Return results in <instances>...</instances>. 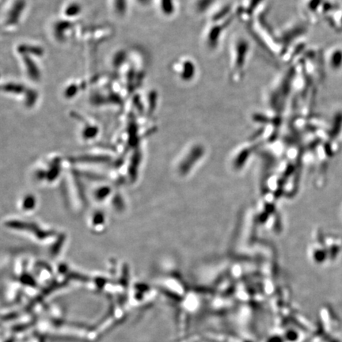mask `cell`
<instances>
[{
  "mask_svg": "<svg viewBox=\"0 0 342 342\" xmlns=\"http://www.w3.org/2000/svg\"><path fill=\"white\" fill-rule=\"evenodd\" d=\"M231 50L233 75L241 76L251 50L250 42L245 37H236L231 43Z\"/></svg>",
  "mask_w": 342,
  "mask_h": 342,
  "instance_id": "1",
  "label": "cell"
},
{
  "mask_svg": "<svg viewBox=\"0 0 342 342\" xmlns=\"http://www.w3.org/2000/svg\"><path fill=\"white\" fill-rule=\"evenodd\" d=\"M233 17L230 16L224 20L214 22L210 25V27L208 28L204 35V42L206 46L209 49H215L218 46L220 36L223 33V30L227 27V25L233 20Z\"/></svg>",
  "mask_w": 342,
  "mask_h": 342,
  "instance_id": "2",
  "label": "cell"
},
{
  "mask_svg": "<svg viewBox=\"0 0 342 342\" xmlns=\"http://www.w3.org/2000/svg\"><path fill=\"white\" fill-rule=\"evenodd\" d=\"M174 71L182 81L189 83L196 78L197 67L191 59L184 58L174 64Z\"/></svg>",
  "mask_w": 342,
  "mask_h": 342,
  "instance_id": "3",
  "label": "cell"
},
{
  "mask_svg": "<svg viewBox=\"0 0 342 342\" xmlns=\"http://www.w3.org/2000/svg\"><path fill=\"white\" fill-rule=\"evenodd\" d=\"M216 2V0H193V11L198 15L207 14L213 8Z\"/></svg>",
  "mask_w": 342,
  "mask_h": 342,
  "instance_id": "4",
  "label": "cell"
},
{
  "mask_svg": "<svg viewBox=\"0 0 342 342\" xmlns=\"http://www.w3.org/2000/svg\"><path fill=\"white\" fill-rule=\"evenodd\" d=\"M158 8L163 16L170 17L176 11L175 0H158Z\"/></svg>",
  "mask_w": 342,
  "mask_h": 342,
  "instance_id": "5",
  "label": "cell"
},
{
  "mask_svg": "<svg viewBox=\"0 0 342 342\" xmlns=\"http://www.w3.org/2000/svg\"><path fill=\"white\" fill-rule=\"evenodd\" d=\"M137 2H139L142 5H148L151 3V0H137Z\"/></svg>",
  "mask_w": 342,
  "mask_h": 342,
  "instance_id": "6",
  "label": "cell"
}]
</instances>
